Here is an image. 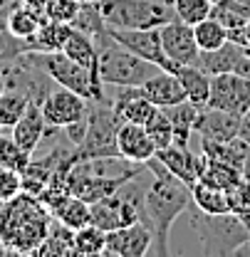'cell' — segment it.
<instances>
[{"label":"cell","instance_id":"f546056e","mask_svg":"<svg viewBox=\"0 0 250 257\" xmlns=\"http://www.w3.org/2000/svg\"><path fill=\"white\" fill-rule=\"evenodd\" d=\"M104 242H107V232L102 227H97L94 223L74 230V255L82 257L104 255Z\"/></svg>","mask_w":250,"mask_h":257},{"label":"cell","instance_id":"d6a6232c","mask_svg":"<svg viewBox=\"0 0 250 257\" xmlns=\"http://www.w3.org/2000/svg\"><path fill=\"white\" fill-rule=\"evenodd\" d=\"M146 131H149V136H151V141L156 144V151L158 149H166V146H171L174 141H176V134H174V124H171V119L166 116V111L163 109H156V114L144 124Z\"/></svg>","mask_w":250,"mask_h":257},{"label":"cell","instance_id":"8fae6325","mask_svg":"<svg viewBox=\"0 0 250 257\" xmlns=\"http://www.w3.org/2000/svg\"><path fill=\"white\" fill-rule=\"evenodd\" d=\"M161 45H163L166 57L176 67L198 62L201 47H198V42L193 37V25H188V23L179 20V18H174L166 25H161Z\"/></svg>","mask_w":250,"mask_h":257},{"label":"cell","instance_id":"d6986e66","mask_svg":"<svg viewBox=\"0 0 250 257\" xmlns=\"http://www.w3.org/2000/svg\"><path fill=\"white\" fill-rule=\"evenodd\" d=\"M156 159L176 176L181 178L186 186H193L198 181V163H196V156L191 154L188 144H171L166 149H158L156 151Z\"/></svg>","mask_w":250,"mask_h":257},{"label":"cell","instance_id":"4316f807","mask_svg":"<svg viewBox=\"0 0 250 257\" xmlns=\"http://www.w3.org/2000/svg\"><path fill=\"white\" fill-rule=\"evenodd\" d=\"M166 116L171 119L174 124V134H176V144H188L191 134H193V124H196V116H198V106L191 104L188 99L179 101V104H171V106H163Z\"/></svg>","mask_w":250,"mask_h":257},{"label":"cell","instance_id":"d590c367","mask_svg":"<svg viewBox=\"0 0 250 257\" xmlns=\"http://www.w3.org/2000/svg\"><path fill=\"white\" fill-rule=\"evenodd\" d=\"M23 193V176L20 171H13V168H0V203H8L13 200L15 195Z\"/></svg>","mask_w":250,"mask_h":257},{"label":"cell","instance_id":"30bf717a","mask_svg":"<svg viewBox=\"0 0 250 257\" xmlns=\"http://www.w3.org/2000/svg\"><path fill=\"white\" fill-rule=\"evenodd\" d=\"M42 116L47 126L62 128L72 121H79L90 111V99L74 94L72 89H64L57 84V89H50V94L42 99Z\"/></svg>","mask_w":250,"mask_h":257},{"label":"cell","instance_id":"e575fe53","mask_svg":"<svg viewBox=\"0 0 250 257\" xmlns=\"http://www.w3.org/2000/svg\"><path fill=\"white\" fill-rule=\"evenodd\" d=\"M79 5H82V3H77V0H50L45 15H47V20H55V23H69V25H72V20H74Z\"/></svg>","mask_w":250,"mask_h":257},{"label":"cell","instance_id":"83f0119b","mask_svg":"<svg viewBox=\"0 0 250 257\" xmlns=\"http://www.w3.org/2000/svg\"><path fill=\"white\" fill-rule=\"evenodd\" d=\"M52 218H57L60 223H64L72 230H79V227L92 223V205L77 195H69L60 208H55Z\"/></svg>","mask_w":250,"mask_h":257},{"label":"cell","instance_id":"6da1fadb","mask_svg":"<svg viewBox=\"0 0 250 257\" xmlns=\"http://www.w3.org/2000/svg\"><path fill=\"white\" fill-rule=\"evenodd\" d=\"M176 223L188 237H171L169 252H196V255H235L250 242L248 225L235 213H203L193 200L179 215ZM174 223V225H176Z\"/></svg>","mask_w":250,"mask_h":257},{"label":"cell","instance_id":"74e56055","mask_svg":"<svg viewBox=\"0 0 250 257\" xmlns=\"http://www.w3.org/2000/svg\"><path fill=\"white\" fill-rule=\"evenodd\" d=\"M228 40L235 42V45H240V47H245V50H250V20L245 25H240V28L228 30Z\"/></svg>","mask_w":250,"mask_h":257},{"label":"cell","instance_id":"44dd1931","mask_svg":"<svg viewBox=\"0 0 250 257\" xmlns=\"http://www.w3.org/2000/svg\"><path fill=\"white\" fill-rule=\"evenodd\" d=\"M176 77L181 79V87L186 92L188 101L196 104L198 109H203L208 104V94H211V74L203 72L198 64H181V67H176Z\"/></svg>","mask_w":250,"mask_h":257},{"label":"cell","instance_id":"4dcf8cb0","mask_svg":"<svg viewBox=\"0 0 250 257\" xmlns=\"http://www.w3.org/2000/svg\"><path fill=\"white\" fill-rule=\"evenodd\" d=\"M193 37H196L201 50H216V47L228 42V28L211 15V18L193 25Z\"/></svg>","mask_w":250,"mask_h":257},{"label":"cell","instance_id":"d4e9b609","mask_svg":"<svg viewBox=\"0 0 250 257\" xmlns=\"http://www.w3.org/2000/svg\"><path fill=\"white\" fill-rule=\"evenodd\" d=\"M191 200L203 210V213H230L228 203V191L218 186H211L206 181H196L191 186Z\"/></svg>","mask_w":250,"mask_h":257},{"label":"cell","instance_id":"1f68e13d","mask_svg":"<svg viewBox=\"0 0 250 257\" xmlns=\"http://www.w3.org/2000/svg\"><path fill=\"white\" fill-rule=\"evenodd\" d=\"M30 159H32V154H28L25 149L18 146V141L13 139V134H3L0 131V166L23 173V168L30 163Z\"/></svg>","mask_w":250,"mask_h":257},{"label":"cell","instance_id":"7402d4cb","mask_svg":"<svg viewBox=\"0 0 250 257\" xmlns=\"http://www.w3.org/2000/svg\"><path fill=\"white\" fill-rule=\"evenodd\" d=\"M37 257H69L74 255V230L60 223L57 218H52L50 232L45 237V242L35 250Z\"/></svg>","mask_w":250,"mask_h":257},{"label":"cell","instance_id":"e0dca14e","mask_svg":"<svg viewBox=\"0 0 250 257\" xmlns=\"http://www.w3.org/2000/svg\"><path fill=\"white\" fill-rule=\"evenodd\" d=\"M141 92L151 99V104H156L158 109L163 106H171V104H179L186 99V92L181 87V79L176 77V72H169V69H158L151 79H146L141 84Z\"/></svg>","mask_w":250,"mask_h":257},{"label":"cell","instance_id":"2e32d148","mask_svg":"<svg viewBox=\"0 0 250 257\" xmlns=\"http://www.w3.org/2000/svg\"><path fill=\"white\" fill-rule=\"evenodd\" d=\"M45 131H47V121H45V116H42V106L30 99L25 114L20 116V121H18L15 126L10 128V134H13V139L18 141L20 149H25L28 154H35V151L40 149L42 139H45Z\"/></svg>","mask_w":250,"mask_h":257},{"label":"cell","instance_id":"ee69618b","mask_svg":"<svg viewBox=\"0 0 250 257\" xmlns=\"http://www.w3.org/2000/svg\"><path fill=\"white\" fill-rule=\"evenodd\" d=\"M77 3H102V0H77Z\"/></svg>","mask_w":250,"mask_h":257},{"label":"cell","instance_id":"60d3db41","mask_svg":"<svg viewBox=\"0 0 250 257\" xmlns=\"http://www.w3.org/2000/svg\"><path fill=\"white\" fill-rule=\"evenodd\" d=\"M3 255H10V252H8V247L3 245V240H0V257H3Z\"/></svg>","mask_w":250,"mask_h":257},{"label":"cell","instance_id":"ac0fdd59","mask_svg":"<svg viewBox=\"0 0 250 257\" xmlns=\"http://www.w3.org/2000/svg\"><path fill=\"white\" fill-rule=\"evenodd\" d=\"M245 47H240V45H235V42H225V45H220L216 50H201V55H198V67L203 69V72H208L211 77L213 74H223V72H238V67L243 62V57H245Z\"/></svg>","mask_w":250,"mask_h":257},{"label":"cell","instance_id":"9a60e30c","mask_svg":"<svg viewBox=\"0 0 250 257\" xmlns=\"http://www.w3.org/2000/svg\"><path fill=\"white\" fill-rule=\"evenodd\" d=\"M112 109L117 111V116L122 121L146 124L156 114L158 106L151 104V99L141 92V87H119V92L112 101Z\"/></svg>","mask_w":250,"mask_h":257},{"label":"cell","instance_id":"7bdbcfd3","mask_svg":"<svg viewBox=\"0 0 250 257\" xmlns=\"http://www.w3.org/2000/svg\"><path fill=\"white\" fill-rule=\"evenodd\" d=\"M235 3H240V5H245V8H250V0H235Z\"/></svg>","mask_w":250,"mask_h":257},{"label":"cell","instance_id":"9c48e42d","mask_svg":"<svg viewBox=\"0 0 250 257\" xmlns=\"http://www.w3.org/2000/svg\"><path fill=\"white\" fill-rule=\"evenodd\" d=\"M109 35L124 45L126 50H131L134 55H139L141 60L156 64L158 69H169V72H176V64L171 62L163 52V45H161V28H139V30H117V28H109Z\"/></svg>","mask_w":250,"mask_h":257},{"label":"cell","instance_id":"ba28073f","mask_svg":"<svg viewBox=\"0 0 250 257\" xmlns=\"http://www.w3.org/2000/svg\"><path fill=\"white\" fill-rule=\"evenodd\" d=\"M206 106L243 116L245 111H250V79L238 72L213 74L211 77V94H208Z\"/></svg>","mask_w":250,"mask_h":257},{"label":"cell","instance_id":"7c38bea8","mask_svg":"<svg viewBox=\"0 0 250 257\" xmlns=\"http://www.w3.org/2000/svg\"><path fill=\"white\" fill-rule=\"evenodd\" d=\"M154 235L146 223H131L107 232L104 257H144L151 250Z\"/></svg>","mask_w":250,"mask_h":257},{"label":"cell","instance_id":"52a82bcc","mask_svg":"<svg viewBox=\"0 0 250 257\" xmlns=\"http://www.w3.org/2000/svg\"><path fill=\"white\" fill-rule=\"evenodd\" d=\"M99 8L107 28L117 30L161 28L176 18L171 5H163L156 0H102Z\"/></svg>","mask_w":250,"mask_h":257},{"label":"cell","instance_id":"b9f144b4","mask_svg":"<svg viewBox=\"0 0 250 257\" xmlns=\"http://www.w3.org/2000/svg\"><path fill=\"white\" fill-rule=\"evenodd\" d=\"M156 3H163V5H171L174 8V0H156Z\"/></svg>","mask_w":250,"mask_h":257},{"label":"cell","instance_id":"277c9868","mask_svg":"<svg viewBox=\"0 0 250 257\" xmlns=\"http://www.w3.org/2000/svg\"><path fill=\"white\" fill-rule=\"evenodd\" d=\"M97 50H99V60H97V72L102 77L104 84H114V87H141L146 79H151L158 72L156 64L141 60L139 55H134L131 50H126L124 45H119L109 30L104 37L94 40Z\"/></svg>","mask_w":250,"mask_h":257},{"label":"cell","instance_id":"3957f363","mask_svg":"<svg viewBox=\"0 0 250 257\" xmlns=\"http://www.w3.org/2000/svg\"><path fill=\"white\" fill-rule=\"evenodd\" d=\"M52 225V213L30 193H20L0 205V240L10 255H35Z\"/></svg>","mask_w":250,"mask_h":257},{"label":"cell","instance_id":"5bb4252c","mask_svg":"<svg viewBox=\"0 0 250 257\" xmlns=\"http://www.w3.org/2000/svg\"><path fill=\"white\" fill-rule=\"evenodd\" d=\"M117 149H119V156L131 163H146L156 156V144L151 141L146 126L131 124V121H122V126L117 131Z\"/></svg>","mask_w":250,"mask_h":257},{"label":"cell","instance_id":"7a4b0ae2","mask_svg":"<svg viewBox=\"0 0 250 257\" xmlns=\"http://www.w3.org/2000/svg\"><path fill=\"white\" fill-rule=\"evenodd\" d=\"M146 168H149V183L144 195V223L149 225L154 235L151 252L166 257L171 227L191 203V186L176 178L156 156L146 161Z\"/></svg>","mask_w":250,"mask_h":257},{"label":"cell","instance_id":"836d02e7","mask_svg":"<svg viewBox=\"0 0 250 257\" xmlns=\"http://www.w3.org/2000/svg\"><path fill=\"white\" fill-rule=\"evenodd\" d=\"M211 10H213V0H174L176 18L188 25H196V23L211 18Z\"/></svg>","mask_w":250,"mask_h":257},{"label":"cell","instance_id":"8992f818","mask_svg":"<svg viewBox=\"0 0 250 257\" xmlns=\"http://www.w3.org/2000/svg\"><path fill=\"white\" fill-rule=\"evenodd\" d=\"M122 126V119L112 109V101H92V109L87 111V136L85 141L72 149L74 161L104 159V156H119L117 149V131Z\"/></svg>","mask_w":250,"mask_h":257},{"label":"cell","instance_id":"5b68a950","mask_svg":"<svg viewBox=\"0 0 250 257\" xmlns=\"http://www.w3.org/2000/svg\"><path fill=\"white\" fill-rule=\"evenodd\" d=\"M37 67H42L55 84L72 89L74 94L90 101H104V82L97 69H87L79 62L69 60L62 50L60 52H28Z\"/></svg>","mask_w":250,"mask_h":257},{"label":"cell","instance_id":"ffe728a7","mask_svg":"<svg viewBox=\"0 0 250 257\" xmlns=\"http://www.w3.org/2000/svg\"><path fill=\"white\" fill-rule=\"evenodd\" d=\"M72 32L69 23H55V20H45L37 32L23 40V52H60Z\"/></svg>","mask_w":250,"mask_h":257},{"label":"cell","instance_id":"8d00e7d4","mask_svg":"<svg viewBox=\"0 0 250 257\" xmlns=\"http://www.w3.org/2000/svg\"><path fill=\"white\" fill-rule=\"evenodd\" d=\"M228 203H230V213L248 215L250 213V181H240L233 188H228Z\"/></svg>","mask_w":250,"mask_h":257},{"label":"cell","instance_id":"f1b7e54d","mask_svg":"<svg viewBox=\"0 0 250 257\" xmlns=\"http://www.w3.org/2000/svg\"><path fill=\"white\" fill-rule=\"evenodd\" d=\"M72 28L85 35H90L92 40H99L107 35V23H104V15H102V8L99 3H82L74 20H72Z\"/></svg>","mask_w":250,"mask_h":257},{"label":"cell","instance_id":"ab89813d","mask_svg":"<svg viewBox=\"0 0 250 257\" xmlns=\"http://www.w3.org/2000/svg\"><path fill=\"white\" fill-rule=\"evenodd\" d=\"M20 3H23V0H0V15H5V18H8V13H10V10H15Z\"/></svg>","mask_w":250,"mask_h":257},{"label":"cell","instance_id":"cb8c5ba5","mask_svg":"<svg viewBox=\"0 0 250 257\" xmlns=\"http://www.w3.org/2000/svg\"><path fill=\"white\" fill-rule=\"evenodd\" d=\"M62 52L69 57V60H74V62H79L82 67H87V69H97V60H99V50H97V42H94L90 35H85V32L74 30L69 32V37H67V42H64Z\"/></svg>","mask_w":250,"mask_h":257},{"label":"cell","instance_id":"f35d334b","mask_svg":"<svg viewBox=\"0 0 250 257\" xmlns=\"http://www.w3.org/2000/svg\"><path fill=\"white\" fill-rule=\"evenodd\" d=\"M238 136L250 146V111H245V114L240 116V131H238Z\"/></svg>","mask_w":250,"mask_h":257},{"label":"cell","instance_id":"603a6c76","mask_svg":"<svg viewBox=\"0 0 250 257\" xmlns=\"http://www.w3.org/2000/svg\"><path fill=\"white\" fill-rule=\"evenodd\" d=\"M30 104V96L23 89H15V87H5L0 92V131H10L20 121V116L25 114Z\"/></svg>","mask_w":250,"mask_h":257},{"label":"cell","instance_id":"4fadbf2b","mask_svg":"<svg viewBox=\"0 0 250 257\" xmlns=\"http://www.w3.org/2000/svg\"><path fill=\"white\" fill-rule=\"evenodd\" d=\"M238 131H240V116L238 114L213 109V106L198 109L193 134H198L201 139H206V141H233V139H238Z\"/></svg>","mask_w":250,"mask_h":257},{"label":"cell","instance_id":"484cf974","mask_svg":"<svg viewBox=\"0 0 250 257\" xmlns=\"http://www.w3.org/2000/svg\"><path fill=\"white\" fill-rule=\"evenodd\" d=\"M42 23H45V20H42L40 15H35L30 8H25V5L20 3L15 10L8 13V18H5V32H8L10 37H15L18 42H23V40L32 37Z\"/></svg>","mask_w":250,"mask_h":257}]
</instances>
